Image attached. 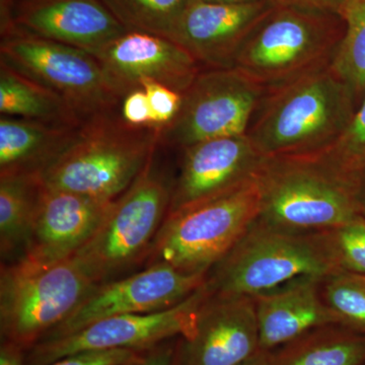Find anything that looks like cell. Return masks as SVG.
<instances>
[{
	"label": "cell",
	"instance_id": "cell-11",
	"mask_svg": "<svg viewBox=\"0 0 365 365\" xmlns=\"http://www.w3.org/2000/svg\"><path fill=\"white\" fill-rule=\"evenodd\" d=\"M207 281L181 304L148 314L110 317L57 339L41 341L25 354L26 365H50L86 350L131 349L144 351L186 335L199 307L211 294Z\"/></svg>",
	"mask_w": 365,
	"mask_h": 365
},
{
	"label": "cell",
	"instance_id": "cell-29",
	"mask_svg": "<svg viewBox=\"0 0 365 365\" xmlns=\"http://www.w3.org/2000/svg\"><path fill=\"white\" fill-rule=\"evenodd\" d=\"M150 102L155 126H165L174 120L182 104V93L155 81L145 79L141 83Z\"/></svg>",
	"mask_w": 365,
	"mask_h": 365
},
{
	"label": "cell",
	"instance_id": "cell-34",
	"mask_svg": "<svg viewBox=\"0 0 365 365\" xmlns=\"http://www.w3.org/2000/svg\"><path fill=\"white\" fill-rule=\"evenodd\" d=\"M0 365H26L25 351L11 343L1 342Z\"/></svg>",
	"mask_w": 365,
	"mask_h": 365
},
{
	"label": "cell",
	"instance_id": "cell-31",
	"mask_svg": "<svg viewBox=\"0 0 365 365\" xmlns=\"http://www.w3.org/2000/svg\"><path fill=\"white\" fill-rule=\"evenodd\" d=\"M120 113L124 121L132 126H155L150 102L143 88L131 91L125 96Z\"/></svg>",
	"mask_w": 365,
	"mask_h": 365
},
{
	"label": "cell",
	"instance_id": "cell-7",
	"mask_svg": "<svg viewBox=\"0 0 365 365\" xmlns=\"http://www.w3.org/2000/svg\"><path fill=\"white\" fill-rule=\"evenodd\" d=\"M72 257L52 264L19 259L0 274L1 342L28 351L97 287Z\"/></svg>",
	"mask_w": 365,
	"mask_h": 365
},
{
	"label": "cell",
	"instance_id": "cell-22",
	"mask_svg": "<svg viewBox=\"0 0 365 365\" xmlns=\"http://www.w3.org/2000/svg\"><path fill=\"white\" fill-rule=\"evenodd\" d=\"M272 365H365V335L344 326L314 329L270 352Z\"/></svg>",
	"mask_w": 365,
	"mask_h": 365
},
{
	"label": "cell",
	"instance_id": "cell-10",
	"mask_svg": "<svg viewBox=\"0 0 365 365\" xmlns=\"http://www.w3.org/2000/svg\"><path fill=\"white\" fill-rule=\"evenodd\" d=\"M265 90L235 68L202 69L182 93L179 113L160 127V145L182 150L248 130Z\"/></svg>",
	"mask_w": 365,
	"mask_h": 365
},
{
	"label": "cell",
	"instance_id": "cell-30",
	"mask_svg": "<svg viewBox=\"0 0 365 365\" xmlns=\"http://www.w3.org/2000/svg\"><path fill=\"white\" fill-rule=\"evenodd\" d=\"M141 352L131 349L86 350L67 355L50 365H123Z\"/></svg>",
	"mask_w": 365,
	"mask_h": 365
},
{
	"label": "cell",
	"instance_id": "cell-25",
	"mask_svg": "<svg viewBox=\"0 0 365 365\" xmlns=\"http://www.w3.org/2000/svg\"><path fill=\"white\" fill-rule=\"evenodd\" d=\"M127 31L170 40L189 0H100Z\"/></svg>",
	"mask_w": 365,
	"mask_h": 365
},
{
	"label": "cell",
	"instance_id": "cell-18",
	"mask_svg": "<svg viewBox=\"0 0 365 365\" xmlns=\"http://www.w3.org/2000/svg\"><path fill=\"white\" fill-rule=\"evenodd\" d=\"M112 203L50 188L42 182L30 237L20 259L52 264L71 258L95 235Z\"/></svg>",
	"mask_w": 365,
	"mask_h": 365
},
{
	"label": "cell",
	"instance_id": "cell-17",
	"mask_svg": "<svg viewBox=\"0 0 365 365\" xmlns=\"http://www.w3.org/2000/svg\"><path fill=\"white\" fill-rule=\"evenodd\" d=\"M182 153L169 212L205 200L255 178L263 163L246 134L193 144Z\"/></svg>",
	"mask_w": 365,
	"mask_h": 365
},
{
	"label": "cell",
	"instance_id": "cell-16",
	"mask_svg": "<svg viewBox=\"0 0 365 365\" xmlns=\"http://www.w3.org/2000/svg\"><path fill=\"white\" fill-rule=\"evenodd\" d=\"M113 86L124 98L145 79L182 93L202 71L195 59L174 41L126 31L96 53Z\"/></svg>",
	"mask_w": 365,
	"mask_h": 365
},
{
	"label": "cell",
	"instance_id": "cell-5",
	"mask_svg": "<svg viewBox=\"0 0 365 365\" xmlns=\"http://www.w3.org/2000/svg\"><path fill=\"white\" fill-rule=\"evenodd\" d=\"M160 146L143 172L113 201L107 216L72 256L96 284L123 277L146 261L172 200L174 179L160 167Z\"/></svg>",
	"mask_w": 365,
	"mask_h": 365
},
{
	"label": "cell",
	"instance_id": "cell-27",
	"mask_svg": "<svg viewBox=\"0 0 365 365\" xmlns=\"http://www.w3.org/2000/svg\"><path fill=\"white\" fill-rule=\"evenodd\" d=\"M318 234L337 273L365 275V216Z\"/></svg>",
	"mask_w": 365,
	"mask_h": 365
},
{
	"label": "cell",
	"instance_id": "cell-35",
	"mask_svg": "<svg viewBox=\"0 0 365 365\" xmlns=\"http://www.w3.org/2000/svg\"><path fill=\"white\" fill-rule=\"evenodd\" d=\"M237 365H272L271 364L270 352L259 349L249 359Z\"/></svg>",
	"mask_w": 365,
	"mask_h": 365
},
{
	"label": "cell",
	"instance_id": "cell-9",
	"mask_svg": "<svg viewBox=\"0 0 365 365\" xmlns=\"http://www.w3.org/2000/svg\"><path fill=\"white\" fill-rule=\"evenodd\" d=\"M0 34V61L54 91L83 121L121 107L123 98L90 53L18 29Z\"/></svg>",
	"mask_w": 365,
	"mask_h": 365
},
{
	"label": "cell",
	"instance_id": "cell-24",
	"mask_svg": "<svg viewBox=\"0 0 365 365\" xmlns=\"http://www.w3.org/2000/svg\"><path fill=\"white\" fill-rule=\"evenodd\" d=\"M340 16L344 35L331 68L351 88L360 104L365 96V0H349Z\"/></svg>",
	"mask_w": 365,
	"mask_h": 365
},
{
	"label": "cell",
	"instance_id": "cell-32",
	"mask_svg": "<svg viewBox=\"0 0 365 365\" xmlns=\"http://www.w3.org/2000/svg\"><path fill=\"white\" fill-rule=\"evenodd\" d=\"M176 343L169 341L143 351L123 365H175Z\"/></svg>",
	"mask_w": 365,
	"mask_h": 365
},
{
	"label": "cell",
	"instance_id": "cell-26",
	"mask_svg": "<svg viewBox=\"0 0 365 365\" xmlns=\"http://www.w3.org/2000/svg\"><path fill=\"white\" fill-rule=\"evenodd\" d=\"M321 292L339 325L365 335V275L332 274L322 280Z\"/></svg>",
	"mask_w": 365,
	"mask_h": 365
},
{
	"label": "cell",
	"instance_id": "cell-12",
	"mask_svg": "<svg viewBox=\"0 0 365 365\" xmlns=\"http://www.w3.org/2000/svg\"><path fill=\"white\" fill-rule=\"evenodd\" d=\"M207 276L182 272L167 264H155L131 275L98 284L66 321L41 341L57 339L110 317L170 309L202 287Z\"/></svg>",
	"mask_w": 365,
	"mask_h": 365
},
{
	"label": "cell",
	"instance_id": "cell-13",
	"mask_svg": "<svg viewBox=\"0 0 365 365\" xmlns=\"http://www.w3.org/2000/svg\"><path fill=\"white\" fill-rule=\"evenodd\" d=\"M259 349L253 297L211 292L176 342L175 365H237Z\"/></svg>",
	"mask_w": 365,
	"mask_h": 365
},
{
	"label": "cell",
	"instance_id": "cell-8",
	"mask_svg": "<svg viewBox=\"0 0 365 365\" xmlns=\"http://www.w3.org/2000/svg\"><path fill=\"white\" fill-rule=\"evenodd\" d=\"M337 273L318 232L294 234L255 222L232 251L209 271L215 294L254 295L300 277Z\"/></svg>",
	"mask_w": 365,
	"mask_h": 365
},
{
	"label": "cell",
	"instance_id": "cell-6",
	"mask_svg": "<svg viewBox=\"0 0 365 365\" xmlns=\"http://www.w3.org/2000/svg\"><path fill=\"white\" fill-rule=\"evenodd\" d=\"M257 176L205 200L168 213L146 259L190 274H208L258 220Z\"/></svg>",
	"mask_w": 365,
	"mask_h": 365
},
{
	"label": "cell",
	"instance_id": "cell-1",
	"mask_svg": "<svg viewBox=\"0 0 365 365\" xmlns=\"http://www.w3.org/2000/svg\"><path fill=\"white\" fill-rule=\"evenodd\" d=\"M359 106L330 66L265 91L246 135L264 158L316 155L342 136Z\"/></svg>",
	"mask_w": 365,
	"mask_h": 365
},
{
	"label": "cell",
	"instance_id": "cell-28",
	"mask_svg": "<svg viewBox=\"0 0 365 365\" xmlns=\"http://www.w3.org/2000/svg\"><path fill=\"white\" fill-rule=\"evenodd\" d=\"M323 153L347 174L359 177L365 172V96L344 133Z\"/></svg>",
	"mask_w": 365,
	"mask_h": 365
},
{
	"label": "cell",
	"instance_id": "cell-14",
	"mask_svg": "<svg viewBox=\"0 0 365 365\" xmlns=\"http://www.w3.org/2000/svg\"><path fill=\"white\" fill-rule=\"evenodd\" d=\"M276 4L277 0L237 4L189 0L170 40L202 69L232 68L242 46Z\"/></svg>",
	"mask_w": 365,
	"mask_h": 365
},
{
	"label": "cell",
	"instance_id": "cell-4",
	"mask_svg": "<svg viewBox=\"0 0 365 365\" xmlns=\"http://www.w3.org/2000/svg\"><path fill=\"white\" fill-rule=\"evenodd\" d=\"M340 14L277 1L242 46L234 67L265 91L332 66L344 35Z\"/></svg>",
	"mask_w": 365,
	"mask_h": 365
},
{
	"label": "cell",
	"instance_id": "cell-38",
	"mask_svg": "<svg viewBox=\"0 0 365 365\" xmlns=\"http://www.w3.org/2000/svg\"><path fill=\"white\" fill-rule=\"evenodd\" d=\"M206 2H215V4H247V2L260 1V0H203Z\"/></svg>",
	"mask_w": 365,
	"mask_h": 365
},
{
	"label": "cell",
	"instance_id": "cell-3",
	"mask_svg": "<svg viewBox=\"0 0 365 365\" xmlns=\"http://www.w3.org/2000/svg\"><path fill=\"white\" fill-rule=\"evenodd\" d=\"M160 126L126 123L120 109L88 118L78 139L41 175L46 186L114 201L143 172L157 150Z\"/></svg>",
	"mask_w": 365,
	"mask_h": 365
},
{
	"label": "cell",
	"instance_id": "cell-21",
	"mask_svg": "<svg viewBox=\"0 0 365 365\" xmlns=\"http://www.w3.org/2000/svg\"><path fill=\"white\" fill-rule=\"evenodd\" d=\"M0 114L53 125L81 126L83 123L57 93L1 61Z\"/></svg>",
	"mask_w": 365,
	"mask_h": 365
},
{
	"label": "cell",
	"instance_id": "cell-20",
	"mask_svg": "<svg viewBox=\"0 0 365 365\" xmlns=\"http://www.w3.org/2000/svg\"><path fill=\"white\" fill-rule=\"evenodd\" d=\"M81 126L1 116L0 178L41 176L78 139Z\"/></svg>",
	"mask_w": 365,
	"mask_h": 365
},
{
	"label": "cell",
	"instance_id": "cell-19",
	"mask_svg": "<svg viewBox=\"0 0 365 365\" xmlns=\"http://www.w3.org/2000/svg\"><path fill=\"white\" fill-rule=\"evenodd\" d=\"M323 279L300 277L254 295L260 349L271 352L314 329L339 325L322 297Z\"/></svg>",
	"mask_w": 365,
	"mask_h": 365
},
{
	"label": "cell",
	"instance_id": "cell-37",
	"mask_svg": "<svg viewBox=\"0 0 365 365\" xmlns=\"http://www.w3.org/2000/svg\"><path fill=\"white\" fill-rule=\"evenodd\" d=\"M28 0H0V14L7 13L11 7Z\"/></svg>",
	"mask_w": 365,
	"mask_h": 365
},
{
	"label": "cell",
	"instance_id": "cell-33",
	"mask_svg": "<svg viewBox=\"0 0 365 365\" xmlns=\"http://www.w3.org/2000/svg\"><path fill=\"white\" fill-rule=\"evenodd\" d=\"M277 1L340 14L349 0H277Z\"/></svg>",
	"mask_w": 365,
	"mask_h": 365
},
{
	"label": "cell",
	"instance_id": "cell-23",
	"mask_svg": "<svg viewBox=\"0 0 365 365\" xmlns=\"http://www.w3.org/2000/svg\"><path fill=\"white\" fill-rule=\"evenodd\" d=\"M41 188L40 176L0 178L2 264L18 260L25 253Z\"/></svg>",
	"mask_w": 365,
	"mask_h": 365
},
{
	"label": "cell",
	"instance_id": "cell-36",
	"mask_svg": "<svg viewBox=\"0 0 365 365\" xmlns=\"http://www.w3.org/2000/svg\"><path fill=\"white\" fill-rule=\"evenodd\" d=\"M359 197L362 215L365 216V172L359 176Z\"/></svg>",
	"mask_w": 365,
	"mask_h": 365
},
{
	"label": "cell",
	"instance_id": "cell-2",
	"mask_svg": "<svg viewBox=\"0 0 365 365\" xmlns=\"http://www.w3.org/2000/svg\"><path fill=\"white\" fill-rule=\"evenodd\" d=\"M257 182V222L266 227L314 234L362 215L359 177L343 172L323 153L266 158Z\"/></svg>",
	"mask_w": 365,
	"mask_h": 365
},
{
	"label": "cell",
	"instance_id": "cell-15",
	"mask_svg": "<svg viewBox=\"0 0 365 365\" xmlns=\"http://www.w3.org/2000/svg\"><path fill=\"white\" fill-rule=\"evenodd\" d=\"M14 28L95 55L126 32L100 0H28L0 14V31Z\"/></svg>",
	"mask_w": 365,
	"mask_h": 365
}]
</instances>
